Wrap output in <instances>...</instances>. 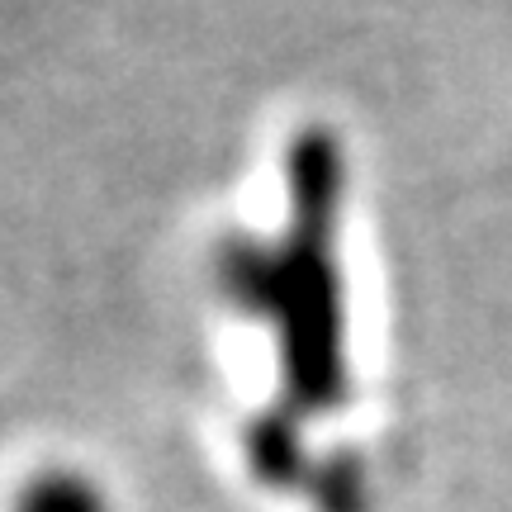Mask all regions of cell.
I'll return each instance as SVG.
<instances>
[{
	"instance_id": "cell-1",
	"label": "cell",
	"mask_w": 512,
	"mask_h": 512,
	"mask_svg": "<svg viewBox=\"0 0 512 512\" xmlns=\"http://www.w3.org/2000/svg\"><path fill=\"white\" fill-rule=\"evenodd\" d=\"M285 223L271 238H228L214 256L219 294L275 337L280 394L299 422L332 418L351 399V313L342 271L347 152L328 124H309L285 152Z\"/></svg>"
},
{
	"instance_id": "cell-2",
	"label": "cell",
	"mask_w": 512,
	"mask_h": 512,
	"mask_svg": "<svg viewBox=\"0 0 512 512\" xmlns=\"http://www.w3.org/2000/svg\"><path fill=\"white\" fill-rule=\"evenodd\" d=\"M10 512H119L110 484L81 465H43L10 498Z\"/></svg>"
},
{
	"instance_id": "cell-3",
	"label": "cell",
	"mask_w": 512,
	"mask_h": 512,
	"mask_svg": "<svg viewBox=\"0 0 512 512\" xmlns=\"http://www.w3.org/2000/svg\"><path fill=\"white\" fill-rule=\"evenodd\" d=\"M304 494L318 512H370V475L356 456H328L313 465Z\"/></svg>"
}]
</instances>
